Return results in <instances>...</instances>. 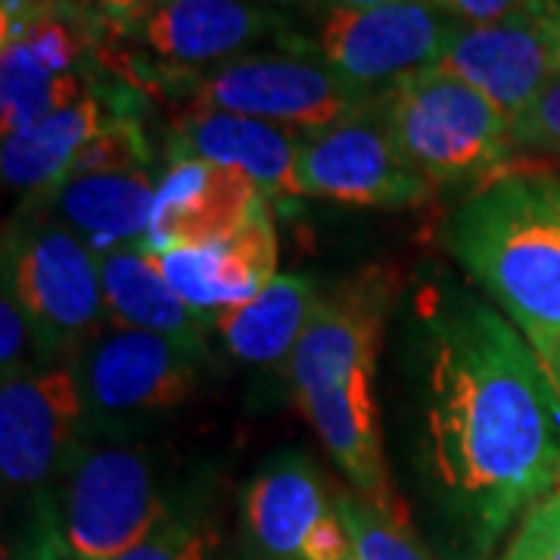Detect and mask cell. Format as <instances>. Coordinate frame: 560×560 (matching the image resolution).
I'll return each instance as SVG.
<instances>
[{
    "instance_id": "d4e9b609",
    "label": "cell",
    "mask_w": 560,
    "mask_h": 560,
    "mask_svg": "<svg viewBox=\"0 0 560 560\" xmlns=\"http://www.w3.org/2000/svg\"><path fill=\"white\" fill-rule=\"evenodd\" d=\"M215 533L187 514H172L119 560H209Z\"/></svg>"
},
{
    "instance_id": "e575fe53",
    "label": "cell",
    "mask_w": 560,
    "mask_h": 560,
    "mask_svg": "<svg viewBox=\"0 0 560 560\" xmlns=\"http://www.w3.org/2000/svg\"><path fill=\"white\" fill-rule=\"evenodd\" d=\"M88 3H91V0H88Z\"/></svg>"
},
{
    "instance_id": "6da1fadb",
    "label": "cell",
    "mask_w": 560,
    "mask_h": 560,
    "mask_svg": "<svg viewBox=\"0 0 560 560\" xmlns=\"http://www.w3.org/2000/svg\"><path fill=\"white\" fill-rule=\"evenodd\" d=\"M427 455L474 551L560 480V386L492 305L442 302L430 318Z\"/></svg>"
},
{
    "instance_id": "3957f363",
    "label": "cell",
    "mask_w": 560,
    "mask_h": 560,
    "mask_svg": "<svg viewBox=\"0 0 560 560\" xmlns=\"http://www.w3.org/2000/svg\"><path fill=\"white\" fill-rule=\"evenodd\" d=\"M448 249L499 302L548 371L560 355V175L523 168L480 184L448 221Z\"/></svg>"
},
{
    "instance_id": "5b68a950",
    "label": "cell",
    "mask_w": 560,
    "mask_h": 560,
    "mask_svg": "<svg viewBox=\"0 0 560 560\" xmlns=\"http://www.w3.org/2000/svg\"><path fill=\"white\" fill-rule=\"evenodd\" d=\"M381 101L405 160L430 187L486 184L517 156L511 119L499 106L436 69L405 79Z\"/></svg>"
},
{
    "instance_id": "f1b7e54d",
    "label": "cell",
    "mask_w": 560,
    "mask_h": 560,
    "mask_svg": "<svg viewBox=\"0 0 560 560\" xmlns=\"http://www.w3.org/2000/svg\"><path fill=\"white\" fill-rule=\"evenodd\" d=\"M423 3L436 7L440 13L460 25H486V22L529 16L539 0H423Z\"/></svg>"
},
{
    "instance_id": "ba28073f",
    "label": "cell",
    "mask_w": 560,
    "mask_h": 560,
    "mask_svg": "<svg viewBox=\"0 0 560 560\" xmlns=\"http://www.w3.org/2000/svg\"><path fill=\"white\" fill-rule=\"evenodd\" d=\"M60 499L57 517L69 560H119L172 517L150 458L113 442L81 452Z\"/></svg>"
},
{
    "instance_id": "8992f818",
    "label": "cell",
    "mask_w": 560,
    "mask_h": 560,
    "mask_svg": "<svg viewBox=\"0 0 560 560\" xmlns=\"http://www.w3.org/2000/svg\"><path fill=\"white\" fill-rule=\"evenodd\" d=\"M3 287L20 302L44 368L57 355L79 359L106 327L97 253L54 221L7 224Z\"/></svg>"
},
{
    "instance_id": "8fae6325",
    "label": "cell",
    "mask_w": 560,
    "mask_h": 560,
    "mask_svg": "<svg viewBox=\"0 0 560 560\" xmlns=\"http://www.w3.org/2000/svg\"><path fill=\"white\" fill-rule=\"evenodd\" d=\"M246 536L261 560H349L352 541L320 470L296 448H280L243 492Z\"/></svg>"
},
{
    "instance_id": "9c48e42d",
    "label": "cell",
    "mask_w": 560,
    "mask_h": 560,
    "mask_svg": "<svg viewBox=\"0 0 560 560\" xmlns=\"http://www.w3.org/2000/svg\"><path fill=\"white\" fill-rule=\"evenodd\" d=\"M430 190L423 175L405 160L381 97L352 119L302 138L296 197L396 212L420 206Z\"/></svg>"
},
{
    "instance_id": "d6986e66",
    "label": "cell",
    "mask_w": 560,
    "mask_h": 560,
    "mask_svg": "<svg viewBox=\"0 0 560 560\" xmlns=\"http://www.w3.org/2000/svg\"><path fill=\"white\" fill-rule=\"evenodd\" d=\"M300 147V135L271 121L184 106L172 119L168 160L219 162L243 172L268 200H296Z\"/></svg>"
},
{
    "instance_id": "ac0fdd59",
    "label": "cell",
    "mask_w": 560,
    "mask_h": 560,
    "mask_svg": "<svg viewBox=\"0 0 560 560\" xmlns=\"http://www.w3.org/2000/svg\"><path fill=\"white\" fill-rule=\"evenodd\" d=\"M172 290L197 312H221L253 300L278 278V231L268 200L241 228L209 246H178L156 256Z\"/></svg>"
},
{
    "instance_id": "277c9868",
    "label": "cell",
    "mask_w": 560,
    "mask_h": 560,
    "mask_svg": "<svg viewBox=\"0 0 560 560\" xmlns=\"http://www.w3.org/2000/svg\"><path fill=\"white\" fill-rule=\"evenodd\" d=\"M103 32L113 28L88 0H3V138L72 106L103 79L94 72Z\"/></svg>"
},
{
    "instance_id": "cb8c5ba5",
    "label": "cell",
    "mask_w": 560,
    "mask_h": 560,
    "mask_svg": "<svg viewBox=\"0 0 560 560\" xmlns=\"http://www.w3.org/2000/svg\"><path fill=\"white\" fill-rule=\"evenodd\" d=\"M153 160L147 131L140 125L138 113L121 116L109 128H103L97 138L91 140L79 153V160L72 162L69 178L79 175H109V172H135L147 168Z\"/></svg>"
},
{
    "instance_id": "9a60e30c",
    "label": "cell",
    "mask_w": 560,
    "mask_h": 560,
    "mask_svg": "<svg viewBox=\"0 0 560 560\" xmlns=\"http://www.w3.org/2000/svg\"><path fill=\"white\" fill-rule=\"evenodd\" d=\"M283 32V20L256 0H172L143 20L131 38L168 75H197L253 54L259 40Z\"/></svg>"
},
{
    "instance_id": "484cf974",
    "label": "cell",
    "mask_w": 560,
    "mask_h": 560,
    "mask_svg": "<svg viewBox=\"0 0 560 560\" xmlns=\"http://www.w3.org/2000/svg\"><path fill=\"white\" fill-rule=\"evenodd\" d=\"M514 150L523 156L560 160V72L536 94V101L523 109L511 125Z\"/></svg>"
},
{
    "instance_id": "52a82bcc",
    "label": "cell",
    "mask_w": 560,
    "mask_h": 560,
    "mask_svg": "<svg viewBox=\"0 0 560 560\" xmlns=\"http://www.w3.org/2000/svg\"><path fill=\"white\" fill-rule=\"evenodd\" d=\"M374 101L349 88L318 54L261 50L197 72L187 106L271 121L308 138L352 119Z\"/></svg>"
},
{
    "instance_id": "44dd1931",
    "label": "cell",
    "mask_w": 560,
    "mask_h": 560,
    "mask_svg": "<svg viewBox=\"0 0 560 560\" xmlns=\"http://www.w3.org/2000/svg\"><path fill=\"white\" fill-rule=\"evenodd\" d=\"M97 265H101L106 327L156 334L202 359L209 355L202 312L190 308L172 290L156 256L143 249H116V253H101Z\"/></svg>"
},
{
    "instance_id": "836d02e7",
    "label": "cell",
    "mask_w": 560,
    "mask_h": 560,
    "mask_svg": "<svg viewBox=\"0 0 560 560\" xmlns=\"http://www.w3.org/2000/svg\"><path fill=\"white\" fill-rule=\"evenodd\" d=\"M253 560H261V558H253Z\"/></svg>"
},
{
    "instance_id": "7402d4cb",
    "label": "cell",
    "mask_w": 560,
    "mask_h": 560,
    "mask_svg": "<svg viewBox=\"0 0 560 560\" xmlns=\"http://www.w3.org/2000/svg\"><path fill=\"white\" fill-rule=\"evenodd\" d=\"M315 305V280L278 275L253 300L215 312V330L241 361L287 368Z\"/></svg>"
},
{
    "instance_id": "7a4b0ae2",
    "label": "cell",
    "mask_w": 560,
    "mask_h": 560,
    "mask_svg": "<svg viewBox=\"0 0 560 560\" xmlns=\"http://www.w3.org/2000/svg\"><path fill=\"white\" fill-rule=\"evenodd\" d=\"M393 300L396 278L383 268H371L342 283L334 296L318 300L287 361V381L355 495L383 517L408 526L386 474L374 399L377 352Z\"/></svg>"
},
{
    "instance_id": "4316f807",
    "label": "cell",
    "mask_w": 560,
    "mask_h": 560,
    "mask_svg": "<svg viewBox=\"0 0 560 560\" xmlns=\"http://www.w3.org/2000/svg\"><path fill=\"white\" fill-rule=\"evenodd\" d=\"M501 560H560V489L523 514Z\"/></svg>"
},
{
    "instance_id": "7c38bea8",
    "label": "cell",
    "mask_w": 560,
    "mask_h": 560,
    "mask_svg": "<svg viewBox=\"0 0 560 560\" xmlns=\"http://www.w3.org/2000/svg\"><path fill=\"white\" fill-rule=\"evenodd\" d=\"M88 401L75 364L35 368L0 389V474L13 489H40L69 474L88 430Z\"/></svg>"
},
{
    "instance_id": "603a6c76",
    "label": "cell",
    "mask_w": 560,
    "mask_h": 560,
    "mask_svg": "<svg viewBox=\"0 0 560 560\" xmlns=\"http://www.w3.org/2000/svg\"><path fill=\"white\" fill-rule=\"evenodd\" d=\"M340 514L352 541L349 560H433L405 523L383 517L359 495L340 492Z\"/></svg>"
},
{
    "instance_id": "83f0119b",
    "label": "cell",
    "mask_w": 560,
    "mask_h": 560,
    "mask_svg": "<svg viewBox=\"0 0 560 560\" xmlns=\"http://www.w3.org/2000/svg\"><path fill=\"white\" fill-rule=\"evenodd\" d=\"M28 342L35 349V340H32V330H28V320L22 315L20 302L3 287V300H0V364H3V381H13V377L35 371L32 361H28Z\"/></svg>"
},
{
    "instance_id": "4dcf8cb0",
    "label": "cell",
    "mask_w": 560,
    "mask_h": 560,
    "mask_svg": "<svg viewBox=\"0 0 560 560\" xmlns=\"http://www.w3.org/2000/svg\"><path fill=\"white\" fill-rule=\"evenodd\" d=\"M533 16L539 22L541 35L548 40V50H551V60H555V69L560 72V0H539Z\"/></svg>"
},
{
    "instance_id": "f546056e",
    "label": "cell",
    "mask_w": 560,
    "mask_h": 560,
    "mask_svg": "<svg viewBox=\"0 0 560 560\" xmlns=\"http://www.w3.org/2000/svg\"><path fill=\"white\" fill-rule=\"evenodd\" d=\"M165 3H172V0H91V7L106 20V25L113 32H125V35H131L140 22L150 20Z\"/></svg>"
},
{
    "instance_id": "5bb4252c",
    "label": "cell",
    "mask_w": 560,
    "mask_h": 560,
    "mask_svg": "<svg viewBox=\"0 0 560 560\" xmlns=\"http://www.w3.org/2000/svg\"><path fill=\"white\" fill-rule=\"evenodd\" d=\"M433 69L477 88L511 125L558 72L533 13L486 25L458 22Z\"/></svg>"
},
{
    "instance_id": "1f68e13d",
    "label": "cell",
    "mask_w": 560,
    "mask_h": 560,
    "mask_svg": "<svg viewBox=\"0 0 560 560\" xmlns=\"http://www.w3.org/2000/svg\"><path fill=\"white\" fill-rule=\"evenodd\" d=\"M308 7H315L320 13H334V10H364V7H381L389 0H302Z\"/></svg>"
},
{
    "instance_id": "2e32d148",
    "label": "cell",
    "mask_w": 560,
    "mask_h": 560,
    "mask_svg": "<svg viewBox=\"0 0 560 560\" xmlns=\"http://www.w3.org/2000/svg\"><path fill=\"white\" fill-rule=\"evenodd\" d=\"M156 190L150 168L79 175L57 184L50 194L28 200L25 215L54 221L75 234L97 256L116 249H150Z\"/></svg>"
},
{
    "instance_id": "30bf717a",
    "label": "cell",
    "mask_w": 560,
    "mask_h": 560,
    "mask_svg": "<svg viewBox=\"0 0 560 560\" xmlns=\"http://www.w3.org/2000/svg\"><path fill=\"white\" fill-rule=\"evenodd\" d=\"M455 25L423 0L334 10L320 20L315 54L349 88L374 101L405 79L433 69Z\"/></svg>"
},
{
    "instance_id": "ffe728a7",
    "label": "cell",
    "mask_w": 560,
    "mask_h": 560,
    "mask_svg": "<svg viewBox=\"0 0 560 560\" xmlns=\"http://www.w3.org/2000/svg\"><path fill=\"white\" fill-rule=\"evenodd\" d=\"M138 113V94L121 81L101 79L81 101L54 116L35 121L32 128L3 138L0 168L3 184L38 200L69 178L79 153L121 116Z\"/></svg>"
},
{
    "instance_id": "d6a6232c",
    "label": "cell",
    "mask_w": 560,
    "mask_h": 560,
    "mask_svg": "<svg viewBox=\"0 0 560 560\" xmlns=\"http://www.w3.org/2000/svg\"><path fill=\"white\" fill-rule=\"evenodd\" d=\"M551 377H555V381H558V386H560V355H558V361H555V371H551Z\"/></svg>"
},
{
    "instance_id": "4fadbf2b",
    "label": "cell",
    "mask_w": 560,
    "mask_h": 560,
    "mask_svg": "<svg viewBox=\"0 0 560 560\" xmlns=\"http://www.w3.org/2000/svg\"><path fill=\"white\" fill-rule=\"evenodd\" d=\"M202 355L143 330H103L79 359L91 423L165 415L194 396Z\"/></svg>"
},
{
    "instance_id": "e0dca14e",
    "label": "cell",
    "mask_w": 560,
    "mask_h": 560,
    "mask_svg": "<svg viewBox=\"0 0 560 560\" xmlns=\"http://www.w3.org/2000/svg\"><path fill=\"white\" fill-rule=\"evenodd\" d=\"M268 200L237 168L206 160H168L156 190L150 256L231 237Z\"/></svg>"
}]
</instances>
